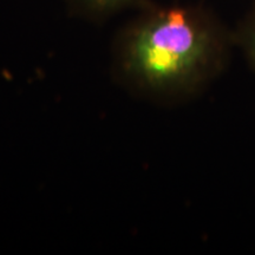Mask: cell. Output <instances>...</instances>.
<instances>
[{
  "label": "cell",
  "mask_w": 255,
  "mask_h": 255,
  "mask_svg": "<svg viewBox=\"0 0 255 255\" xmlns=\"http://www.w3.org/2000/svg\"><path fill=\"white\" fill-rule=\"evenodd\" d=\"M225 32L206 12L170 6L149 12L120 41L121 81L157 100H182L207 87L225 66Z\"/></svg>",
  "instance_id": "6da1fadb"
},
{
  "label": "cell",
  "mask_w": 255,
  "mask_h": 255,
  "mask_svg": "<svg viewBox=\"0 0 255 255\" xmlns=\"http://www.w3.org/2000/svg\"><path fill=\"white\" fill-rule=\"evenodd\" d=\"M77 1L92 13L105 14L126 7L135 0H77Z\"/></svg>",
  "instance_id": "7a4b0ae2"
},
{
  "label": "cell",
  "mask_w": 255,
  "mask_h": 255,
  "mask_svg": "<svg viewBox=\"0 0 255 255\" xmlns=\"http://www.w3.org/2000/svg\"><path fill=\"white\" fill-rule=\"evenodd\" d=\"M242 45L248 60L255 69V14L248 21L242 33Z\"/></svg>",
  "instance_id": "3957f363"
}]
</instances>
